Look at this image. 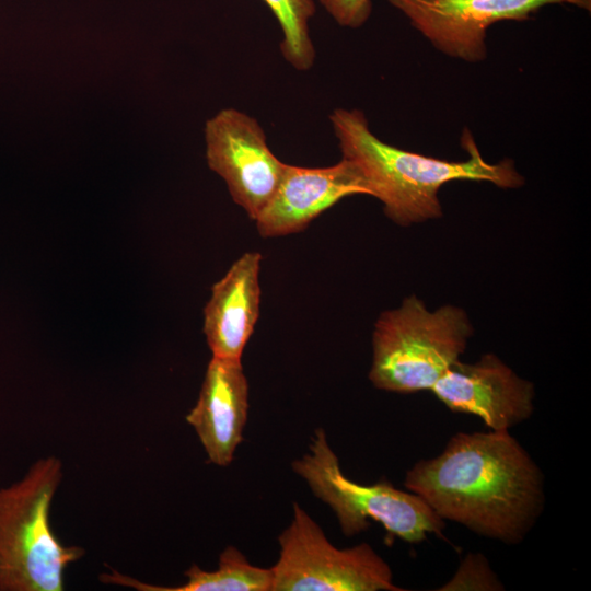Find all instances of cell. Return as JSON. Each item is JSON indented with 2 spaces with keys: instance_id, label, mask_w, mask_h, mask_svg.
<instances>
[{
  "instance_id": "6da1fadb",
  "label": "cell",
  "mask_w": 591,
  "mask_h": 591,
  "mask_svg": "<svg viewBox=\"0 0 591 591\" xmlns=\"http://www.w3.org/2000/svg\"><path fill=\"white\" fill-rule=\"evenodd\" d=\"M544 475L509 431L459 432L405 476L444 520L505 544L521 543L542 514Z\"/></svg>"
},
{
  "instance_id": "7a4b0ae2",
  "label": "cell",
  "mask_w": 591,
  "mask_h": 591,
  "mask_svg": "<svg viewBox=\"0 0 591 591\" xmlns=\"http://www.w3.org/2000/svg\"><path fill=\"white\" fill-rule=\"evenodd\" d=\"M338 146L368 181L372 196L384 213L399 225H409L442 216L438 193L452 181L490 182L500 188H517L524 178L511 160L486 162L471 132L464 129L461 142L466 161H447L403 150L383 142L369 128L359 109L337 108L331 116Z\"/></svg>"
},
{
  "instance_id": "3957f363",
  "label": "cell",
  "mask_w": 591,
  "mask_h": 591,
  "mask_svg": "<svg viewBox=\"0 0 591 591\" xmlns=\"http://www.w3.org/2000/svg\"><path fill=\"white\" fill-rule=\"evenodd\" d=\"M62 478L56 456L37 460L0 488V591H61L63 571L84 555L66 546L50 526V507Z\"/></svg>"
},
{
  "instance_id": "277c9868",
  "label": "cell",
  "mask_w": 591,
  "mask_h": 591,
  "mask_svg": "<svg viewBox=\"0 0 591 591\" xmlns=\"http://www.w3.org/2000/svg\"><path fill=\"white\" fill-rule=\"evenodd\" d=\"M472 332L463 310L443 305L430 312L410 296L378 318L369 379L390 392L431 390L464 352Z\"/></svg>"
},
{
  "instance_id": "5b68a950",
  "label": "cell",
  "mask_w": 591,
  "mask_h": 591,
  "mask_svg": "<svg viewBox=\"0 0 591 591\" xmlns=\"http://www.w3.org/2000/svg\"><path fill=\"white\" fill-rule=\"evenodd\" d=\"M292 467L334 511L346 536L364 531L369 520L410 544L424 542L428 534L442 533L444 521L418 495L386 482L361 485L347 478L321 428L315 431L309 453L296 460Z\"/></svg>"
},
{
  "instance_id": "8992f818",
  "label": "cell",
  "mask_w": 591,
  "mask_h": 591,
  "mask_svg": "<svg viewBox=\"0 0 591 591\" xmlns=\"http://www.w3.org/2000/svg\"><path fill=\"white\" fill-rule=\"evenodd\" d=\"M270 591H401L389 564L368 544L339 549L297 502L278 537Z\"/></svg>"
},
{
  "instance_id": "52a82bcc",
  "label": "cell",
  "mask_w": 591,
  "mask_h": 591,
  "mask_svg": "<svg viewBox=\"0 0 591 591\" xmlns=\"http://www.w3.org/2000/svg\"><path fill=\"white\" fill-rule=\"evenodd\" d=\"M205 139L208 166L255 220L276 193L286 163L271 152L257 120L235 108L221 109L208 119Z\"/></svg>"
},
{
  "instance_id": "ba28073f",
  "label": "cell",
  "mask_w": 591,
  "mask_h": 591,
  "mask_svg": "<svg viewBox=\"0 0 591 591\" xmlns=\"http://www.w3.org/2000/svg\"><path fill=\"white\" fill-rule=\"evenodd\" d=\"M438 50L468 62L485 59L487 28L505 20L524 21L548 4L591 10V0H387Z\"/></svg>"
},
{
  "instance_id": "9c48e42d",
  "label": "cell",
  "mask_w": 591,
  "mask_h": 591,
  "mask_svg": "<svg viewBox=\"0 0 591 591\" xmlns=\"http://www.w3.org/2000/svg\"><path fill=\"white\" fill-rule=\"evenodd\" d=\"M454 413L475 415L489 430L509 431L534 412V385L493 354L451 364L430 390Z\"/></svg>"
},
{
  "instance_id": "30bf717a",
  "label": "cell",
  "mask_w": 591,
  "mask_h": 591,
  "mask_svg": "<svg viewBox=\"0 0 591 591\" xmlns=\"http://www.w3.org/2000/svg\"><path fill=\"white\" fill-rule=\"evenodd\" d=\"M356 194L372 196V190L359 167L346 159L326 167L286 164L276 193L254 221L264 237L288 235Z\"/></svg>"
},
{
  "instance_id": "8fae6325",
  "label": "cell",
  "mask_w": 591,
  "mask_h": 591,
  "mask_svg": "<svg viewBox=\"0 0 591 591\" xmlns=\"http://www.w3.org/2000/svg\"><path fill=\"white\" fill-rule=\"evenodd\" d=\"M248 384L241 360L212 357L196 405L186 416L209 461L228 466L243 439Z\"/></svg>"
},
{
  "instance_id": "7c38bea8",
  "label": "cell",
  "mask_w": 591,
  "mask_h": 591,
  "mask_svg": "<svg viewBox=\"0 0 591 591\" xmlns=\"http://www.w3.org/2000/svg\"><path fill=\"white\" fill-rule=\"evenodd\" d=\"M262 255L246 252L212 286L204 333L212 357L241 360L259 315Z\"/></svg>"
},
{
  "instance_id": "4fadbf2b",
  "label": "cell",
  "mask_w": 591,
  "mask_h": 591,
  "mask_svg": "<svg viewBox=\"0 0 591 591\" xmlns=\"http://www.w3.org/2000/svg\"><path fill=\"white\" fill-rule=\"evenodd\" d=\"M184 584L161 587L141 582L115 569L100 576L104 583L130 587L140 591H270L273 572L270 568L252 565L234 546H228L219 557V566L206 571L197 565L185 571Z\"/></svg>"
},
{
  "instance_id": "5bb4252c",
  "label": "cell",
  "mask_w": 591,
  "mask_h": 591,
  "mask_svg": "<svg viewBox=\"0 0 591 591\" xmlns=\"http://www.w3.org/2000/svg\"><path fill=\"white\" fill-rule=\"evenodd\" d=\"M276 16L282 31L280 49L297 70H309L315 60L309 21L315 13L313 0H263Z\"/></svg>"
},
{
  "instance_id": "9a60e30c",
  "label": "cell",
  "mask_w": 591,
  "mask_h": 591,
  "mask_svg": "<svg viewBox=\"0 0 591 591\" xmlns=\"http://www.w3.org/2000/svg\"><path fill=\"white\" fill-rule=\"evenodd\" d=\"M502 583L482 554H468L455 575L440 590H503Z\"/></svg>"
},
{
  "instance_id": "2e32d148",
  "label": "cell",
  "mask_w": 591,
  "mask_h": 591,
  "mask_svg": "<svg viewBox=\"0 0 591 591\" xmlns=\"http://www.w3.org/2000/svg\"><path fill=\"white\" fill-rule=\"evenodd\" d=\"M327 13L341 26L363 25L372 11L371 0H318Z\"/></svg>"
}]
</instances>
